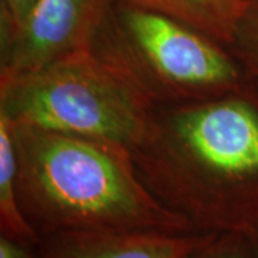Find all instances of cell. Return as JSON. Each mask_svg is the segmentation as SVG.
Here are the masks:
<instances>
[{
	"label": "cell",
	"mask_w": 258,
	"mask_h": 258,
	"mask_svg": "<svg viewBox=\"0 0 258 258\" xmlns=\"http://www.w3.org/2000/svg\"><path fill=\"white\" fill-rule=\"evenodd\" d=\"M112 2L36 0L18 28L0 35V81L91 50Z\"/></svg>",
	"instance_id": "5b68a950"
},
{
	"label": "cell",
	"mask_w": 258,
	"mask_h": 258,
	"mask_svg": "<svg viewBox=\"0 0 258 258\" xmlns=\"http://www.w3.org/2000/svg\"><path fill=\"white\" fill-rule=\"evenodd\" d=\"M91 50L154 108L218 98L248 85L222 43L120 2H112Z\"/></svg>",
	"instance_id": "3957f363"
},
{
	"label": "cell",
	"mask_w": 258,
	"mask_h": 258,
	"mask_svg": "<svg viewBox=\"0 0 258 258\" xmlns=\"http://www.w3.org/2000/svg\"><path fill=\"white\" fill-rule=\"evenodd\" d=\"M182 258H255V252L247 234L210 232Z\"/></svg>",
	"instance_id": "30bf717a"
},
{
	"label": "cell",
	"mask_w": 258,
	"mask_h": 258,
	"mask_svg": "<svg viewBox=\"0 0 258 258\" xmlns=\"http://www.w3.org/2000/svg\"><path fill=\"white\" fill-rule=\"evenodd\" d=\"M0 111L16 123L131 149L145 135L154 106L86 50L33 74L0 81Z\"/></svg>",
	"instance_id": "277c9868"
},
{
	"label": "cell",
	"mask_w": 258,
	"mask_h": 258,
	"mask_svg": "<svg viewBox=\"0 0 258 258\" xmlns=\"http://www.w3.org/2000/svg\"><path fill=\"white\" fill-rule=\"evenodd\" d=\"M36 0H0V35L10 33L26 18Z\"/></svg>",
	"instance_id": "8fae6325"
},
{
	"label": "cell",
	"mask_w": 258,
	"mask_h": 258,
	"mask_svg": "<svg viewBox=\"0 0 258 258\" xmlns=\"http://www.w3.org/2000/svg\"><path fill=\"white\" fill-rule=\"evenodd\" d=\"M0 235L37 245L40 237L29 224L18 197V158L13 122L0 111Z\"/></svg>",
	"instance_id": "ba28073f"
},
{
	"label": "cell",
	"mask_w": 258,
	"mask_h": 258,
	"mask_svg": "<svg viewBox=\"0 0 258 258\" xmlns=\"http://www.w3.org/2000/svg\"><path fill=\"white\" fill-rule=\"evenodd\" d=\"M251 242H252V247H254V252H255V258H258V230L249 235Z\"/></svg>",
	"instance_id": "4fadbf2b"
},
{
	"label": "cell",
	"mask_w": 258,
	"mask_h": 258,
	"mask_svg": "<svg viewBox=\"0 0 258 258\" xmlns=\"http://www.w3.org/2000/svg\"><path fill=\"white\" fill-rule=\"evenodd\" d=\"M174 19L230 46L245 0H113Z\"/></svg>",
	"instance_id": "52a82bcc"
},
{
	"label": "cell",
	"mask_w": 258,
	"mask_h": 258,
	"mask_svg": "<svg viewBox=\"0 0 258 258\" xmlns=\"http://www.w3.org/2000/svg\"><path fill=\"white\" fill-rule=\"evenodd\" d=\"M0 258H39L37 245L0 235Z\"/></svg>",
	"instance_id": "7c38bea8"
},
{
	"label": "cell",
	"mask_w": 258,
	"mask_h": 258,
	"mask_svg": "<svg viewBox=\"0 0 258 258\" xmlns=\"http://www.w3.org/2000/svg\"><path fill=\"white\" fill-rule=\"evenodd\" d=\"M131 152L151 194L197 231L258 230V98L249 85L154 108Z\"/></svg>",
	"instance_id": "6da1fadb"
},
{
	"label": "cell",
	"mask_w": 258,
	"mask_h": 258,
	"mask_svg": "<svg viewBox=\"0 0 258 258\" xmlns=\"http://www.w3.org/2000/svg\"><path fill=\"white\" fill-rule=\"evenodd\" d=\"M13 138L19 204L39 237L71 230L200 232L151 194L128 147L16 122Z\"/></svg>",
	"instance_id": "7a4b0ae2"
},
{
	"label": "cell",
	"mask_w": 258,
	"mask_h": 258,
	"mask_svg": "<svg viewBox=\"0 0 258 258\" xmlns=\"http://www.w3.org/2000/svg\"><path fill=\"white\" fill-rule=\"evenodd\" d=\"M210 232L71 230L42 235L39 258H182Z\"/></svg>",
	"instance_id": "8992f818"
},
{
	"label": "cell",
	"mask_w": 258,
	"mask_h": 258,
	"mask_svg": "<svg viewBox=\"0 0 258 258\" xmlns=\"http://www.w3.org/2000/svg\"><path fill=\"white\" fill-rule=\"evenodd\" d=\"M227 47L245 75L258 82V0H245V9Z\"/></svg>",
	"instance_id": "9c48e42d"
}]
</instances>
